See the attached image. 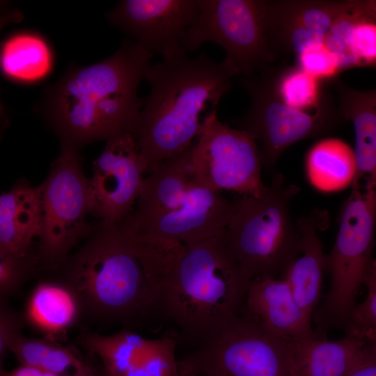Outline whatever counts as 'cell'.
Returning a JSON list of instances; mask_svg holds the SVG:
<instances>
[{
  "label": "cell",
  "mask_w": 376,
  "mask_h": 376,
  "mask_svg": "<svg viewBox=\"0 0 376 376\" xmlns=\"http://www.w3.org/2000/svg\"><path fill=\"white\" fill-rule=\"evenodd\" d=\"M152 56L126 40L108 58L72 66L49 86L41 111L61 146L79 150L95 141L134 134L142 105L137 90Z\"/></svg>",
  "instance_id": "1"
},
{
  "label": "cell",
  "mask_w": 376,
  "mask_h": 376,
  "mask_svg": "<svg viewBox=\"0 0 376 376\" xmlns=\"http://www.w3.org/2000/svg\"><path fill=\"white\" fill-rule=\"evenodd\" d=\"M237 75L228 58L216 62L205 54L150 65L145 77L150 92L134 133L145 173L194 143L201 133V113L210 104L216 109Z\"/></svg>",
  "instance_id": "2"
},
{
  "label": "cell",
  "mask_w": 376,
  "mask_h": 376,
  "mask_svg": "<svg viewBox=\"0 0 376 376\" xmlns=\"http://www.w3.org/2000/svg\"><path fill=\"white\" fill-rule=\"evenodd\" d=\"M222 234L184 244L156 296L153 313L194 349L241 314L251 282L228 255Z\"/></svg>",
  "instance_id": "3"
},
{
  "label": "cell",
  "mask_w": 376,
  "mask_h": 376,
  "mask_svg": "<svg viewBox=\"0 0 376 376\" xmlns=\"http://www.w3.org/2000/svg\"><path fill=\"white\" fill-rule=\"evenodd\" d=\"M125 220L94 224L86 242L57 271L77 295L82 313L130 329L153 313L156 293Z\"/></svg>",
  "instance_id": "4"
},
{
  "label": "cell",
  "mask_w": 376,
  "mask_h": 376,
  "mask_svg": "<svg viewBox=\"0 0 376 376\" xmlns=\"http://www.w3.org/2000/svg\"><path fill=\"white\" fill-rule=\"evenodd\" d=\"M299 188L274 175L260 196L240 194L222 236L226 249L251 281L281 277L297 256L300 235L290 205Z\"/></svg>",
  "instance_id": "5"
},
{
  "label": "cell",
  "mask_w": 376,
  "mask_h": 376,
  "mask_svg": "<svg viewBox=\"0 0 376 376\" xmlns=\"http://www.w3.org/2000/svg\"><path fill=\"white\" fill-rule=\"evenodd\" d=\"M351 187V193L341 210L335 243L326 254L329 290L314 312L316 329L313 331L321 336H327L330 329L344 331L373 259L376 189Z\"/></svg>",
  "instance_id": "6"
},
{
  "label": "cell",
  "mask_w": 376,
  "mask_h": 376,
  "mask_svg": "<svg viewBox=\"0 0 376 376\" xmlns=\"http://www.w3.org/2000/svg\"><path fill=\"white\" fill-rule=\"evenodd\" d=\"M178 366L180 376H293L292 342L240 314Z\"/></svg>",
  "instance_id": "7"
},
{
  "label": "cell",
  "mask_w": 376,
  "mask_h": 376,
  "mask_svg": "<svg viewBox=\"0 0 376 376\" xmlns=\"http://www.w3.org/2000/svg\"><path fill=\"white\" fill-rule=\"evenodd\" d=\"M79 150L61 146L43 182V230L37 250L39 269L57 271L70 251L91 235L88 222V178L84 174Z\"/></svg>",
  "instance_id": "8"
},
{
  "label": "cell",
  "mask_w": 376,
  "mask_h": 376,
  "mask_svg": "<svg viewBox=\"0 0 376 376\" xmlns=\"http://www.w3.org/2000/svg\"><path fill=\"white\" fill-rule=\"evenodd\" d=\"M205 42L222 47L242 76L253 75L276 58L267 42L261 0H198L182 47L193 52Z\"/></svg>",
  "instance_id": "9"
},
{
  "label": "cell",
  "mask_w": 376,
  "mask_h": 376,
  "mask_svg": "<svg viewBox=\"0 0 376 376\" xmlns=\"http://www.w3.org/2000/svg\"><path fill=\"white\" fill-rule=\"evenodd\" d=\"M242 76L240 84L251 97L249 109L234 120L257 143L263 166L272 171L282 153L294 143L331 131L342 120L338 109L327 102L315 111H304L285 104L263 72Z\"/></svg>",
  "instance_id": "10"
},
{
  "label": "cell",
  "mask_w": 376,
  "mask_h": 376,
  "mask_svg": "<svg viewBox=\"0 0 376 376\" xmlns=\"http://www.w3.org/2000/svg\"><path fill=\"white\" fill-rule=\"evenodd\" d=\"M191 167L197 184L214 191L230 190L258 196L267 189L257 141L246 131L220 121L216 109L203 119L193 143Z\"/></svg>",
  "instance_id": "11"
},
{
  "label": "cell",
  "mask_w": 376,
  "mask_h": 376,
  "mask_svg": "<svg viewBox=\"0 0 376 376\" xmlns=\"http://www.w3.org/2000/svg\"><path fill=\"white\" fill-rule=\"evenodd\" d=\"M145 173L135 137L127 133L106 141L93 162L88 179V214L100 221L118 223L133 211Z\"/></svg>",
  "instance_id": "12"
},
{
  "label": "cell",
  "mask_w": 376,
  "mask_h": 376,
  "mask_svg": "<svg viewBox=\"0 0 376 376\" xmlns=\"http://www.w3.org/2000/svg\"><path fill=\"white\" fill-rule=\"evenodd\" d=\"M234 208L233 199L194 183L175 208L134 221L127 217L134 232L161 244H191L221 234Z\"/></svg>",
  "instance_id": "13"
},
{
  "label": "cell",
  "mask_w": 376,
  "mask_h": 376,
  "mask_svg": "<svg viewBox=\"0 0 376 376\" xmlns=\"http://www.w3.org/2000/svg\"><path fill=\"white\" fill-rule=\"evenodd\" d=\"M198 13V0H123L107 14L109 22L152 56L187 53L182 40Z\"/></svg>",
  "instance_id": "14"
},
{
  "label": "cell",
  "mask_w": 376,
  "mask_h": 376,
  "mask_svg": "<svg viewBox=\"0 0 376 376\" xmlns=\"http://www.w3.org/2000/svg\"><path fill=\"white\" fill-rule=\"evenodd\" d=\"M178 344L174 336L148 339L123 328L102 338L97 354L107 376H180Z\"/></svg>",
  "instance_id": "15"
},
{
  "label": "cell",
  "mask_w": 376,
  "mask_h": 376,
  "mask_svg": "<svg viewBox=\"0 0 376 376\" xmlns=\"http://www.w3.org/2000/svg\"><path fill=\"white\" fill-rule=\"evenodd\" d=\"M42 230L40 187L19 180L0 196V256L31 259L38 263Z\"/></svg>",
  "instance_id": "16"
},
{
  "label": "cell",
  "mask_w": 376,
  "mask_h": 376,
  "mask_svg": "<svg viewBox=\"0 0 376 376\" xmlns=\"http://www.w3.org/2000/svg\"><path fill=\"white\" fill-rule=\"evenodd\" d=\"M241 314L272 334L294 342L313 333L283 277L251 281Z\"/></svg>",
  "instance_id": "17"
},
{
  "label": "cell",
  "mask_w": 376,
  "mask_h": 376,
  "mask_svg": "<svg viewBox=\"0 0 376 376\" xmlns=\"http://www.w3.org/2000/svg\"><path fill=\"white\" fill-rule=\"evenodd\" d=\"M327 220L324 212L313 210L296 221L300 235L299 251L281 276L311 322L320 299L325 271L326 254L319 233L327 226Z\"/></svg>",
  "instance_id": "18"
},
{
  "label": "cell",
  "mask_w": 376,
  "mask_h": 376,
  "mask_svg": "<svg viewBox=\"0 0 376 376\" xmlns=\"http://www.w3.org/2000/svg\"><path fill=\"white\" fill-rule=\"evenodd\" d=\"M334 88L338 113L354 131L357 172L352 185L376 189V88L359 91L340 80Z\"/></svg>",
  "instance_id": "19"
},
{
  "label": "cell",
  "mask_w": 376,
  "mask_h": 376,
  "mask_svg": "<svg viewBox=\"0 0 376 376\" xmlns=\"http://www.w3.org/2000/svg\"><path fill=\"white\" fill-rule=\"evenodd\" d=\"M293 376H347L368 357L366 341L345 336L331 340L314 331L292 342Z\"/></svg>",
  "instance_id": "20"
},
{
  "label": "cell",
  "mask_w": 376,
  "mask_h": 376,
  "mask_svg": "<svg viewBox=\"0 0 376 376\" xmlns=\"http://www.w3.org/2000/svg\"><path fill=\"white\" fill-rule=\"evenodd\" d=\"M193 144L162 162L144 178L142 189L130 217L138 221L166 212L179 205L196 183L191 167Z\"/></svg>",
  "instance_id": "21"
},
{
  "label": "cell",
  "mask_w": 376,
  "mask_h": 376,
  "mask_svg": "<svg viewBox=\"0 0 376 376\" xmlns=\"http://www.w3.org/2000/svg\"><path fill=\"white\" fill-rule=\"evenodd\" d=\"M1 70L8 79L33 84L47 77L53 68L54 53L47 39L31 31H20L2 42Z\"/></svg>",
  "instance_id": "22"
},
{
  "label": "cell",
  "mask_w": 376,
  "mask_h": 376,
  "mask_svg": "<svg viewBox=\"0 0 376 376\" xmlns=\"http://www.w3.org/2000/svg\"><path fill=\"white\" fill-rule=\"evenodd\" d=\"M82 313L80 301L61 280L42 281L33 290L26 318L36 329L49 335L64 332Z\"/></svg>",
  "instance_id": "23"
},
{
  "label": "cell",
  "mask_w": 376,
  "mask_h": 376,
  "mask_svg": "<svg viewBox=\"0 0 376 376\" xmlns=\"http://www.w3.org/2000/svg\"><path fill=\"white\" fill-rule=\"evenodd\" d=\"M306 172L311 184L323 191H333L352 185L357 172L354 150L336 138L315 143L306 157Z\"/></svg>",
  "instance_id": "24"
},
{
  "label": "cell",
  "mask_w": 376,
  "mask_h": 376,
  "mask_svg": "<svg viewBox=\"0 0 376 376\" xmlns=\"http://www.w3.org/2000/svg\"><path fill=\"white\" fill-rule=\"evenodd\" d=\"M10 352L22 365L61 376H99L101 372L75 350L49 338L17 336Z\"/></svg>",
  "instance_id": "25"
},
{
  "label": "cell",
  "mask_w": 376,
  "mask_h": 376,
  "mask_svg": "<svg viewBox=\"0 0 376 376\" xmlns=\"http://www.w3.org/2000/svg\"><path fill=\"white\" fill-rule=\"evenodd\" d=\"M276 94L287 105L304 111H315L329 100L323 94L320 81L298 65L262 69Z\"/></svg>",
  "instance_id": "26"
},
{
  "label": "cell",
  "mask_w": 376,
  "mask_h": 376,
  "mask_svg": "<svg viewBox=\"0 0 376 376\" xmlns=\"http://www.w3.org/2000/svg\"><path fill=\"white\" fill-rule=\"evenodd\" d=\"M353 8L350 51L354 68L376 70V16L365 7L362 0H353Z\"/></svg>",
  "instance_id": "27"
},
{
  "label": "cell",
  "mask_w": 376,
  "mask_h": 376,
  "mask_svg": "<svg viewBox=\"0 0 376 376\" xmlns=\"http://www.w3.org/2000/svg\"><path fill=\"white\" fill-rule=\"evenodd\" d=\"M364 284L368 288L365 300L354 308L345 336H356L363 340L376 334V258H373L366 272Z\"/></svg>",
  "instance_id": "28"
},
{
  "label": "cell",
  "mask_w": 376,
  "mask_h": 376,
  "mask_svg": "<svg viewBox=\"0 0 376 376\" xmlns=\"http://www.w3.org/2000/svg\"><path fill=\"white\" fill-rule=\"evenodd\" d=\"M37 269L38 263L34 260L0 256V301H7L16 294Z\"/></svg>",
  "instance_id": "29"
},
{
  "label": "cell",
  "mask_w": 376,
  "mask_h": 376,
  "mask_svg": "<svg viewBox=\"0 0 376 376\" xmlns=\"http://www.w3.org/2000/svg\"><path fill=\"white\" fill-rule=\"evenodd\" d=\"M298 66L320 80L333 79L341 70L337 57L324 44L297 56Z\"/></svg>",
  "instance_id": "30"
},
{
  "label": "cell",
  "mask_w": 376,
  "mask_h": 376,
  "mask_svg": "<svg viewBox=\"0 0 376 376\" xmlns=\"http://www.w3.org/2000/svg\"><path fill=\"white\" fill-rule=\"evenodd\" d=\"M22 322L19 315L8 306L7 301H0L1 367L11 344L21 335Z\"/></svg>",
  "instance_id": "31"
},
{
  "label": "cell",
  "mask_w": 376,
  "mask_h": 376,
  "mask_svg": "<svg viewBox=\"0 0 376 376\" xmlns=\"http://www.w3.org/2000/svg\"><path fill=\"white\" fill-rule=\"evenodd\" d=\"M1 376H61L34 367L22 365L11 371L1 370Z\"/></svg>",
  "instance_id": "32"
},
{
  "label": "cell",
  "mask_w": 376,
  "mask_h": 376,
  "mask_svg": "<svg viewBox=\"0 0 376 376\" xmlns=\"http://www.w3.org/2000/svg\"><path fill=\"white\" fill-rule=\"evenodd\" d=\"M347 376H376V357L368 355L362 365Z\"/></svg>",
  "instance_id": "33"
},
{
  "label": "cell",
  "mask_w": 376,
  "mask_h": 376,
  "mask_svg": "<svg viewBox=\"0 0 376 376\" xmlns=\"http://www.w3.org/2000/svg\"><path fill=\"white\" fill-rule=\"evenodd\" d=\"M368 355L376 357V334L366 340Z\"/></svg>",
  "instance_id": "34"
},
{
  "label": "cell",
  "mask_w": 376,
  "mask_h": 376,
  "mask_svg": "<svg viewBox=\"0 0 376 376\" xmlns=\"http://www.w3.org/2000/svg\"><path fill=\"white\" fill-rule=\"evenodd\" d=\"M365 7L376 16V0H362Z\"/></svg>",
  "instance_id": "35"
},
{
  "label": "cell",
  "mask_w": 376,
  "mask_h": 376,
  "mask_svg": "<svg viewBox=\"0 0 376 376\" xmlns=\"http://www.w3.org/2000/svg\"><path fill=\"white\" fill-rule=\"evenodd\" d=\"M99 376H107V375L104 373V371L102 369Z\"/></svg>",
  "instance_id": "36"
}]
</instances>
